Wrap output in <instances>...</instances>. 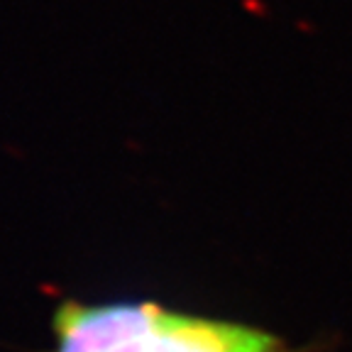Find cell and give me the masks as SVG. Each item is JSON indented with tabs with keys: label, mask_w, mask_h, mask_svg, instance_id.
I'll use <instances>...</instances> for the list:
<instances>
[{
	"label": "cell",
	"mask_w": 352,
	"mask_h": 352,
	"mask_svg": "<svg viewBox=\"0 0 352 352\" xmlns=\"http://www.w3.org/2000/svg\"><path fill=\"white\" fill-rule=\"evenodd\" d=\"M54 352H286L267 330L144 301L64 303L54 316Z\"/></svg>",
	"instance_id": "obj_1"
}]
</instances>
